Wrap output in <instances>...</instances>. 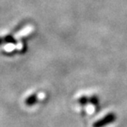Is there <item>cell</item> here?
Returning <instances> with one entry per match:
<instances>
[{
  "label": "cell",
  "mask_w": 127,
  "mask_h": 127,
  "mask_svg": "<svg viewBox=\"0 0 127 127\" xmlns=\"http://www.w3.org/2000/svg\"><path fill=\"white\" fill-rule=\"evenodd\" d=\"M116 120V115L114 112L108 113L107 115L103 116L102 118L99 119V120L96 121L93 124V127H105L106 126L112 124Z\"/></svg>",
  "instance_id": "obj_1"
},
{
  "label": "cell",
  "mask_w": 127,
  "mask_h": 127,
  "mask_svg": "<svg viewBox=\"0 0 127 127\" xmlns=\"http://www.w3.org/2000/svg\"><path fill=\"white\" fill-rule=\"evenodd\" d=\"M12 41H14V39L11 35H6V36H3V37H0V45H2L3 44H7V43H10Z\"/></svg>",
  "instance_id": "obj_3"
},
{
  "label": "cell",
  "mask_w": 127,
  "mask_h": 127,
  "mask_svg": "<svg viewBox=\"0 0 127 127\" xmlns=\"http://www.w3.org/2000/svg\"><path fill=\"white\" fill-rule=\"evenodd\" d=\"M37 101H38V96L35 93L30 95L29 96H27V97L25 99V104H26L27 106H34L35 104L37 103Z\"/></svg>",
  "instance_id": "obj_2"
},
{
  "label": "cell",
  "mask_w": 127,
  "mask_h": 127,
  "mask_svg": "<svg viewBox=\"0 0 127 127\" xmlns=\"http://www.w3.org/2000/svg\"><path fill=\"white\" fill-rule=\"evenodd\" d=\"M78 103L81 104V105H85V104H87L88 102H90L91 97H88V96H83L78 99Z\"/></svg>",
  "instance_id": "obj_4"
}]
</instances>
